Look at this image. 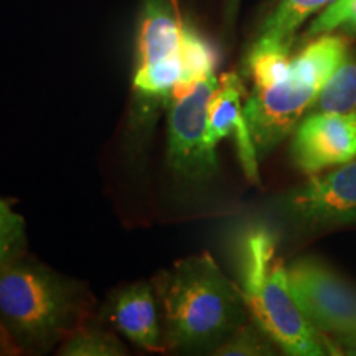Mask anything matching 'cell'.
<instances>
[{
	"instance_id": "6da1fadb",
	"label": "cell",
	"mask_w": 356,
	"mask_h": 356,
	"mask_svg": "<svg viewBox=\"0 0 356 356\" xmlns=\"http://www.w3.org/2000/svg\"><path fill=\"white\" fill-rule=\"evenodd\" d=\"M163 346L215 351L248 322L241 287L208 254L177 261L155 280Z\"/></svg>"
},
{
	"instance_id": "7a4b0ae2",
	"label": "cell",
	"mask_w": 356,
	"mask_h": 356,
	"mask_svg": "<svg viewBox=\"0 0 356 356\" xmlns=\"http://www.w3.org/2000/svg\"><path fill=\"white\" fill-rule=\"evenodd\" d=\"M238 262L249 315L279 350L292 356L340 355L337 343L307 320L293 299L274 231L261 225L249 228L239 243Z\"/></svg>"
},
{
	"instance_id": "3957f363",
	"label": "cell",
	"mask_w": 356,
	"mask_h": 356,
	"mask_svg": "<svg viewBox=\"0 0 356 356\" xmlns=\"http://www.w3.org/2000/svg\"><path fill=\"white\" fill-rule=\"evenodd\" d=\"M88 297L78 284L33 257L0 269V318L22 350L47 351L81 325Z\"/></svg>"
},
{
	"instance_id": "277c9868",
	"label": "cell",
	"mask_w": 356,
	"mask_h": 356,
	"mask_svg": "<svg viewBox=\"0 0 356 356\" xmlns=\"http://www.w3.org/2000/svg\"><path fill=\"white\" fill-rule=\"evenodd\" d=\"M350 50L348 35H318L292 58L291 70L280 81L251 89L244 113L259 160L293 132Z\"/></svg>"
},
{
	"instance_id": "5b68a950",
	"label": "cell",
	"mask_w": 356,
	"mask_h": 356,
	"mask_svg": "<svg viewBox=\"0 0 356 356\" xmlns=\"http://www.w3.org/2000/svg\"><path fill=\"white\" fill-rule=\"evenodd\" d=\"M216 86V76L207 78L170 101L167 160L185 180L204 181L218 172L216 147L208 142V108Z\"/></svg>"
},
{
	"instance_id": "8992f818",
	"label": "cell",
	"mask_w": 356,
	"mask_h": 356,
	"mask_svg": "<svg viewBox=\"0 0 356 356\" xmlns=\"http://www.w3.org/2000/svg\"><path fill=\"white\" fill-rule=\"evenodd\" d=\"M289 286L307 320L333 338L356 330V287L315 257H300L287 267Z\"/></svg>"
},
{
	"instance_id": "52a82bcc",
	"label": "cell",
	"mask_w": 356,
	"mask_h": 356,
	"mask_svg": "<svg viewBox=\"0 0 356 356\" xmlns=\"http://www.w3.org/2000/svg\"><path fill=\"white\" fill-rule=\"evenodd\" d=\"M280 207L287 220L304 233L356 225V160L310 178L292 190Z\"/></svg>"
},
{
	"instance_id": "ba28073f",
	"label": "cell",
	"mask_w": 356,
	"mask_h": 356,
	"mask_svg": "<svg viewBox=\"0 0 356 356\" xmlns=\"http://www.w3.org/2000/svg\"><path fill=\"white\" fill-rule=\"evenodd\" d=\"M291 155L307 175L356 160V113H310L293 129Z\"/></svg>"
},
{
	"instance_id": "9c48e42d",
	"label": "cell",
	"mask_w": 356,
	"mask_h": 356,
	"mask_svg": "<svg viewBox=\"0 0 356 356\" xmlns=\"http://www.w3.org/2000/svg\"><path fill=\"white\" fill-rule=\"evenodd\" d=\"M244 96L246 89L238 73L229 71L218 79L208 108V142L216 147L218 142L231 137L244 175L251 184L259 185V155L244 113Z\"/></svg>"
},
{
	"instance_id": "30bf717a",
	"label": "cell",
	"mask_w": 356,
	"mask_h": 356,
	"mask_svg": "<svg viewBox=\"0 0 356 356\" xmlns=\"http://www.w3.org/2000/svg\"><path fill=\"white\" fill-rule=\"evenodd\" d=\"M109 315L114 327L139 348L147 351L165 348L157 300L147 282H136L118 291Z\"/></svg>"
},
{
	"instance_id": "8fae6325",
	"label": "cell",
	"mask_w": 356,
	"mask_h": 356,
	"mask_svg": "<svg viewBox=\"0 0 356 356\" xmlns=\"http://www.w3.org/2000/svg\"><path fill=\"white\" fill-rule=\"evenodd\" d=\"M184 25L178 12L167 0H144L142 8L137 66L155 63L178 55Z\"/></svg>"
},
{
	"instance_id": "7c38bea8",
	"label": "cell",
	"mask_w": 356,
	"mask_h": 356,
	"mask_svg": "<svg viewBox=\"0 0 356 356\" xmlns=\"http://www.w3.org/2000/svg\"><path fill=\"white\" fill-rule=\"evenodd\" d=\"M178 56L181 63V78L173 91L172 99L186 95L203 79L215 76L218 60H220L216 48L197 30L186 25L181 29Z\"/></svg>"
},
{
	"instance_id": "4fadbf2b",
	"label": "cell",
	"mask_w": 356,
	"mask_h": 356,
	"mask_svg": "<svg viewBox=\"0 0 356 356\" xmlns=\"http://www.w3.org/2000/svg\"><path fill=\"white\" fill-rule=\"evenodd\" d=\"M310 113H356V50L348 51L335 73L325 83L307 114Z\"/></svg>"
},
{
	"instance_id": "5bb4252c",
	"label": "cell",
	"mask_w": 356,
	"mask_h": 356,
	"mask_svg": "<svg viewBox=\"0 0 356 356\" xmlns=\"http://www.w3.org/2000/svg\"><path fill=\"white\" fill-rule=\"evenodd\" d=\"M332 2L333 0H280L262 24L259 37L292 44L297 30L314 13L322 12Z\"/></svg>"
},
{
	"instance_id": "9a60e30c",
	"label": "cell",
	"mask_w": 356,
	"mask_h": 356,
	"mask_svg": "<svg viewBox=\"0 0 356 356\" xmlns=\"http://www.w3.org/2000/svg\"><path fill=\"white\" fill-rule=\"evenodd\" d=\"M181 78L180 56L175 55L155 63L137 66L134 74V89L144 99L172 101L173 91Z\"/></svg>"
},
{
	"instance_id": "2e32d148",
	"label": "cell",
	"mask_w": 356,
	"mask_h": 356,
	"mask_svg": "<svg viewBox=\"0 0 356 356\" xmlns=\"http://www.w3.org/2000/svg\"><path fill=\"white\" fill-rule=\"evenodd\" d=\"M58 353L63 356H124L127 350L114 333L79 325L63 338Z\"/></svg>"
},
{
	"instance_id": "e0dca14e",
	"label": "cell",
	"mask_w": 356,
	"mask_h": 356,
	"mask_svg": "<svg viewBox=\"0 0 356 356\" xmlns=\"http://www.w3.org/2000/svg\"><path fill=\"white\" fill-rule=\"evenodd\" d=\"M26 244V226L13 204L0 198V269L17 256L24 254Z\"/></svg>"
},
{
	"instance_id": "ac0fdd59",
	"label": "cell",
	"mask_w": 356,
	"mask_h": 356,
	"mask_svg": "<svg viewBox=\"0 0 356 356\" xmlns=\"http://www.w3.org/2000/svg\"><path fill=\"white\" fill-rule=\"evenodd\" d=\"M274 341L254 322H246L233 335L226 338L213 353L222 356H262L274 355Z\"/></svg>"
},
{
	"instance_id": "d6986e66",
	"label": "cell",
	"mask_w": 356,
	"mask_h": 356,
	"mask_svg": "<svg viewBox=\"0 0 356 356\" xmlns=\"http://www.w3.org/2000/svg\"><path fill=\"white\" fill-rule=\"evenodd\" d=\"M351 3H353V0H333L330 6L325 7L323 10L318 13L317 19L312 22L305 32V38L312 40L318 37V35L332 33L340 30Z\"/></svg>"
},
{
	"instance_id": "ffe728a7",
	"label": "cell",
	"mask_w": 356,
	"mask_h": 356,
	"mask_svg": "<svg viewBox=\"0 0 356 356\" xmlns=\"http://www.w3.org/2000/svg\"><path fill=\"white\" fill-rule=\"evenodd\" d=\"M22 353H24L22 346L17 343V340L0 318V356H17Z\"/></svg>"
},
{
	"instance_id": "44dd1931",
	"label": "cell",
	"mask_w": 356,
	"mask_h": 356,
	"mask_svg": "<svg viewBox=\"0 0 356 356\" xmlns=\"http://www.w3.org/2000/svg\"><path fill=\"white\" fill-rule=\"evenodd\" d=\"M340 30L345 35H348L350 38H356V0H353V3H351L348 8V12H346L345 22L343 25L340 26Z\"/></svg>"
},
{
	"instance_id": "7402d4cb",
	"label": "cell",
	"mask_w": 356,
	"mask_h": 356,
	"mask_svg": "<svg viewBox=\"0 0 356 356\" xmlns=\"http://www.w3.org/2000/svg\"><path fill=\"white\" fill-rule=\"evenodd\" d=\"M335 341H337L338 350H340V353L356 356V330L348 333V335L335 338Z\"/></svg>"
},
{
	"instance_id": "603a6c76",
	"label": "cell",
	"mask_w": 356,
	"mask_h": 356,
	"mask_svg": "<svg viewBox=\"0 0 356 356\" xmlns=\"http://www.w3.org/2000/svg\"><path fill=\"white\" fill-rule=\"evenodd\" d=\"M239 2L241 0H226V19H228V22H234L236 13H238L239 8Z\"/></svg>"
},
{
	"instance_id": "cb8c5ba5",
	"label": "cell",
	"mask_w": 356,
	"mask_h": 356,
	"mask_svg": "<svg viewBox=\"0 0 356 356\" xmlns=\"http://www.w3.org/2000/svg\"><path fill=\"white\" fill-rule=\"evenodd\" d=\"M170 2L173 3V7H175L177 12H178V2H177V0H170Z\"/></svg>"
}]
</instances>
